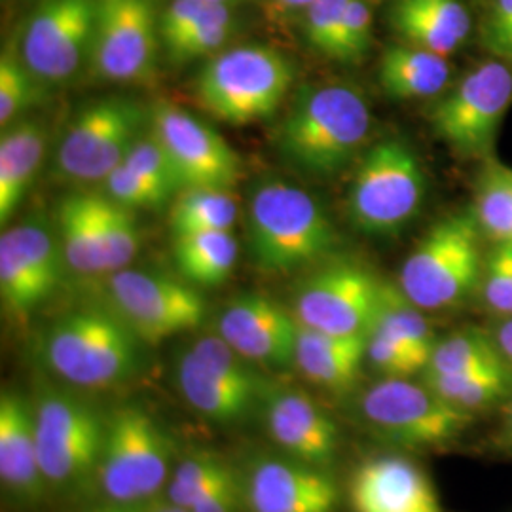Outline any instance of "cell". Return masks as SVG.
<instances>
[{
    "mask_svg": "<svg viewBox=\"0 0 512 512\" xmlns=\"http://www.w3.org/2000/svg\"><path fill=\"white\" fill-rule=\"evenodd\" d=\"M365 95L346 84L298 93L277 129V148L289 164L317 177L346 169L370 133Z\"/></svg>",
    "mask_w": 512,
    "mask_h": 512,
    "instance_id": "1",
    "label": "cell"
},
{
    "mask_svg": "<svg viewBox=\"0 0 512 512\" xmlns=\"http://www.w3.org/2000/svg\"><path fill=\"white\" fill-rule=\"evenodd\" d=\"M141 338L112 310L69 311L42 332L40 359L63 382L103 389L129 380L141 365Z\"/></svg>",
    "mask_w": 512,
    "mask_h": 512,
    "instance_id": "2",
    "label": "cell"
},
{
    "mask_svg": "<svg viewBox=\"0 0 512 512\" xmlns=\"http://www.w3.org/2000/svg\"><path fill=\"white\" fill-rule=\"evenodd\" d=\"M247 241L256 266L285 274L330 255L334 224L311 194L296 184L264 181L247 205Z\"/></svg>",
    "mask_w": 512,
    "mask_h": 512,
    "instance_id": "3",
    "label": "cell"
},
{
    "mask_svg": "<svg viewBox=\"0 0 512 512\" xmlns=\"http://www.w3.org/2000/svg\"><path fill=\"white\" fill-rule=\"evenodd\" d=\"M294 82L287 55L272 46L247 44L213 55L196 78V101L205 112L232 126L272 118Z\"/></svg>",
    "mask_w": 512,
    "mask_h": 512,
    "instance_id": "4",
    "label": "cell"
},
{
    "mask_svg": "<svg viewBox=\"0 0 512 512\" xmlns=\"http://www.w3.org/2000/svg\"><path fill=\"white\" fill-rule=\"evenodd\" d=\"M473 209L433 224L404 260L399 287L420 310L454 308L480 285L484 258Z\"/></svg>",
    "mask_w": 512,
    "mask_h": 512,
    "instance_id": "5",
    "label": "cell"
},
{
    "mask_svg": "<svg viewBox=\"0 0 512 512\" xmlns=\"http://www.w3.org/2000/svg\"><path fill=\"white\" fill-rule=\"evenodd\" d=\"M425 192L416 152L401 139H384L366 152L351 179L349 220L366 236H395L416 219Z\"/></svg>",
    "mask_w": 512,
    "mask_h": 512,
    "instance_id": "6",
    "label": "cell"
},
{
    "mask_svg": "<svg viewBox=\"0 0 512 512\" xmlns=\"http://www.w3.org/2000/svg\"><path fill=\"white\" fill-rule=\"evenodd\" d=\"M150 126V110L131 97L95 99L74 114L57 154V177L65 183H105Z\"/></svg>",
    "mask_w": 512,
    "mask_h": 512,
    "instance_id": "7",
    "label": "cell"
},
{
    "mask_svg": "<svg viewBox=\"0 0 512 512\" xmlns=\"http://www.w3.org/2000/svg\"><path fill=\"white\" fill-rule=\"evenodd\" d=\"M38 459L48 488L78 490L97 480L107 418L86 399L46 389L37 397Z\"/></svg>",
    "mask_w": 512,
    "mask_h": 512,
    "instance_id": "8",
    "label": "cell"
},
{
    "mask_svg": "<svg viewBox=\"0 0 512 512\" xmlns=\"http://www.w3.org/2000/svg\"><path fill=\"white\" fill-rule=\"evenodd\" d=\"M171 442L141 408L124 406L107 418L97 482L118 507L150 501L167 482Z\"/></svg>",
    "mask_w": 512,
    "mask_h": 512,
    "instance_id": "9",
    "label": "cell"
},
{
    "mask_svg": "<svg viewBox=\"0 0 512 512\" xmlns=\"http://www.w3.org/2000/svg\"><path fill=\"white\" fill-rule=\"evenodd\" d=\"M177 385L194 412L219 425L245 420L270 391L249 361L220 336H203L184 349Z\"/></svg>",
    "mask_w": 512,
    "mask_h": 512,
    "instance_id": "10",
    "label": "cell"
},
{
    "mask_svg": "<svg viewBox=\"0 0 512 512\" xmlns=\"http://www.w3.org/2000/svg\"><path fill=\"white\" fill-rule=\"evenodd\" d=\"M512 103V65H478L429 112L437 137L463 158H492L497 133Z\"/></svg>",
    "mask_w": 512,
    "mask_h": 512,
    "instance_id": "11",
    "label": "cell"
},
{
    "mask_svg": "<svg viewBox=\"0 0 512 512\" xmlns=\"http://www.w3.org/2000/svg\"><path fill=\"white\" fill-rule=\"evenodd\" d=\"M97 0H42L25 19L21 61L44 88L71 84L92 65Z\"/></svg>",
    "mask_w": 512,
    "mask_h": 512,
    "instance_id": "12",
    "label": "cell"
},
{
    "mask_svg": "<svg viewBox=\"0 0 512 512\" xmlns=\"http://www.w3.org/2000/svg\"><path fill=\"white\" fill-rule=\"evenodd\" d=\"M361 416L382 439L404 448H439L459 437L473 416L444 403L425 384L384 378L361 397Z\"/></svg>",
    "mask_w": 512,
    "mask_h": 512,
    "instance_id": "13",
    "label": "cell"
},
{
    "mask_svg": "<svg viewBox=\"0 0 512 512\" xmlns=\"http://www.w3.org/2000/svg\"><path fill=\"white\" fill-rule=\"evenodd\" d=\"M156 0H97L92 69L118 84L152 80L162 46Z\"/></svg>",
    "mask_w": 512,
    "mask_h": 512,
    "instance_id": "14",
    "label": "cell"
},
{
    "mask_svg": "<svg viewBox=\"0 0 512 512\" xmlns=\"http://www.w3.org/2000/svg\"><path fill=\"white\" fill-rule=\"evenodd\" d=\"M67 262L61 241L42 217L10 226L0 236L2 310L19 323L42 308L61 285Z\"/></svg>",
    "mask_w": 512,
    "mask_h": 512,
    "instance_id": "15",
    "label": "cell"
},
{
    "mask_svg": "<svg viewBox=\"0 0 512 512\" xmlns=\"http://www.w3.org/2000/svg\"><path fill=\"white\" fill-rule=\"evenodd\" d=\"M109 296L116 311L143 344L198 329L205 315L202 294L188 281L147 270L109 275Z\"/></svg>",
    "mask_w": 512,
    "mask_h": 512,
    "instance_id": "16",
    "label": "cell"
},
{
    "mask_svg": "<svg viewBox=\"0 0 512 512\" xmlns=\"http://www.w3.org/2000/svg\"><path fill=\"white\" fill-rule=\"evenodd\" d=\"M382 285L365 266L340 260L311 274L296 291L294 317L302 327L338 334L368 336Z\"/></svg>",
    "mask_w": 512,
    "mask_h": 512,
    "instance_id": "17",
    "label": "cell"
},
{
    "mask_svg": "<svg viewBox=\"0 0 512 512\" xmlns=\"http://www.w3.org/2000/svg\"><path fill=\"white\" fill-rule=\"evenodd\" d=\"M150 131L164 147L184 188H230L241 177V158L219 131L173 103L150 109Z\"/></svg>",
    "mask_w": 512,
    "mask_h": 512,
    "instance_id": "18",
    "label": "cell"
},
{
    "mask_svg": "<svg viewBox=\"0 0 512 512\" xmlns=\"http://www.w3.org/2000/svg\"><path fill=\"white\" fill-rule=\"evenodd\" d=\"M219 336L249 363L285 368L294 363L298 321L266 294H239L220 313Z\"/></svg>",
    "mask_w": 512,
    "mask_h": 512,
    "instance_id": "19",
    "label": "cell"
},
{
    "mask_svg": "<svg viewBox=\"0 0 512 512\" xmlns=\"http://www.w3.org/2000/svg\"><path fill=\"white\" fill-rule=\"evenodd\" d=\"M251 512H334L338 488L325 469L298 459L260 458L241 478Z\"/></svg>",
    "mask_w": 512,
    "mask_h": 512,
    "instance_id": "20",
    "label": "cell"
},
{
    "mask_svg": "<svg viewBox=\"0 0 512 512\" xmlns=\"http://www.w3.org/2000/svg\"><path fill=\"white\" fill-rule=\"evenodd\" d=\"M270 439L289 456L313 467H329L338 454V427L329 414L298 389H270L262 403Z\"/></svg>",
    "mask_w": 512,
    "mask_h": 512,
    "instance_id": "21",
    "label": "cell"
},
{
    "mask_svg": "<svg viewBox=\"0 0 512 512\" xmlns=\"http://www.w3.org/2000/svg\"><path fill=\"white\" fill-rule=\"evenodd\" d=\"M355 512H440L429 478L401 456L368 459L351 480Z\"/></svg>",
    "mask_w": 512,
    "mask_h": 512,
    "instance_id": "22",
    "label": "cell"
},
{
    "mask_svg": "<svg viewBox=\"0 0 512 512\" xmlns=\"http://www.w3.org/2000/svg\"><path fill=\"white\" fill-rule=\"evenodd\" d=\"M0 480L21 503H35L48 490L38 459L35 408L12 391L0 397Z\"/></svg>",
    "mask_w": 512,
    "mask_h": 512,
    "instance_id": "23",
    "label": "cell"
},
{
    "mask_svg": "<svg viewBox=\"0 0 512 512\" xmlns=\"http://www.w3.org/2000/svg\"><path fill=\"white\" fill-rule=\"evenodd\" d=\"M389 21L406 44L444 57L471 33V16L461 0H395Z\"/></svg>",
    "mask_w": 512,
    "mask_h": 512,
    "instance_id": "24",
    "label": "cell"
},
{
    "mask_svg": "<svg viewBox=\"0 0 512 512\" xmlns=\"http://www.w3.org/2000/svg\"><path fill=\"white\" fill-rule=\"evenodd\" d=\"M48 148V128L37 118H23L2 129L0 139V224L16 215L37 179Z\"/></svg>",
    "mask_w": 512,
    "mask_h": 512,
    "instance_id": "25",
    "label": "cell"
},
{
    "mask_svg": "<svg viewBox=\"0 0 512 512\" xmlns=\"http://www.w3.org/2000/svg\"><path fill=\"white\" fill-rule=\"evenodd\" d=\"M365 355L366 336L327 334L298 323L294 365L311 384L332 391L348 389L357 380Z\"/></svg>",
    "mask_w": 512,
    "mask_h": 512,
    "instance_id": "26",
    "label": "cell"
},
{
    "mask_svg": "<svg viewBox=\"0 0 512 512\" xmlns=\"http://www.w3.org/2000/svg\"><path fill=\"white\" fill-rule=\"evenodd\" d=\"M57 236L67 268L74 274H107L99 194L80 192L63 198L57 209Z\"/></svg>",
    "mask_w": 512,
    "mask_h": 512,
    "instance_id": "27",
    "label": "cell"
},
{
    "mask_svg": "<svg viewBox=\"0 0 512 512\" xmlns=\"http://www.w3.org/2000/svg\"><path fill=\"white\" fill-rule=\"evenodd\" d=\"M450 65L444 55L410 44L385 48L378 78L385 95L393 101L437 97L448 88Z\"/></svg>",
    "mask_w": 512,
    "mask_h": 512,
    "instance_id": "28",
    "label": "cell"
},
{
    "mask_svg": "<svg viewBox=\"0 0 512 512\" xmlns=\"http://www.w3.org/2000/svg\"><path fill=\"white\" fill-rule=\"evenodd\" d=\"M173 258L184 281L213 289L226 283L238 262V239L232 230L173 236Z\"/></svg>",
    "mask_w": 512,
    "mask_h": 512,
    "instance_id": "29",
    "label": "cell"
},
{
    "mask_svg": "<svg viewBox=\"0 0 512 512\" xmlns=\"http://www.w3.org/2000/svg\"><path fill=\"white\" fill-rule=\"evenodd\" d=\"M444 403L473 416L488 406L501 401L511 387V374L505 365L482 366L458 374L423 376Z\"/></svg>",
    "mask_w": 512,
    "mask_h": 512,
    "instance_id": "30",
    "label": "cell"
},
{
    "mask_svg": "<svg viewBox=\"0 0 512 512\" xmlns=\"http://www.w3.org/2000/svg\"><path fill=\"white\" fill-rule=\"evenodd\" d=\"M239 207L228 188H184L171 205L169 226L173 236L232 230L238 220Z\"/></svg>",
    "mask_w": 512,
    "mask_h": 512,
    "instance_id": "31",
    "label": "cell"
},
{
    "mask_svg": "<svg viewBox=\"0 0 512 512\" xmlns=\"http://www.w3.org/2000/svg\"><path fill=\"white\" fill-rule=\"evenodd\" d=\"M473 213L482 236L492 243H512V167L484 160L476 177Z\"/></svg>",
    "mask_w": 512,
    "mask_h": 512,
    "instance_id": "32",
    "label": "cell"
},
{
    "mask_svg": "<svg viewBox=\"0 0 512 512\" xmlns=\"http://www.w3.org/2000/svg\"><path fill=\"white\" fill-rule=\"evenodd\" d=\"M370 332H380L387 338L418 351L423 357H431L437 338L423 310L406 298L399 285H382L380 304Z\"/></svg>",
    "mask_w": 512,
    "mask_h": 512,
    "instance_id": "33",
    "label": "cell"
},
{
    "mask_svg": "<svg viewBox=\"0 0 512 512\" xmlns=\"http://www.w3.org/2000/svg\"><path fill=\"white\" fill-rule=\"evenodd\" d=\"M503 365L488 330L461 329L437 340L423 376H442L475 370L482 366Z\"/></svg>",
    "mask_w": 512,
    "mask_h": 512,
    "instance_id": "34",
    "label": "cell"
},
{
    "mask_svg": "<svg viewBox=\"0 0 512 512\" xmlns=\"http://www.w3.org/2000/svg\"><path fill=\"white\" fill-rule=\"evenodd\" d=\"M236 31V19L228 4H213L202 21H198L183 37L164 46L173 65H183L222 52Z\"/></svg>",
    "mask_w": 512,
    "mask_h": 512,
    "instance_id": "35",
    "label": "cell"
},
{
    "mask_svg": "<svg viewBox=\"0 0 512 512\" xmlns=\"http://www.w3.org/2000/svg\"><path fill=\"white\" fill-rule=\"evenodd\" d=\"M44 86L21 61L16 46H8L0 55V126L10 128L31 109Z\"/></svg>",
    "mask_w": 512,
    "mask_h": 512,
    "instance_id": "36",
    "label": "cell"
},
{
    "mask_svg": "<svg viewBox=\"0 0 512 512\" xmlns=\"http://www.w3.org/2000/svg\"><path fill=\"white\" fill-rule=\"evenodd\" d=\"M232 475L234 471L222 459L209 454L188 456L177 465L167 484V501L188 511Z\"/></svg>",
    "mask_w": 512,
    "mask_h": 512,
    "instance_id": "37",
    "label": "cell"
},
{
    "mask_svg": "<svg viewBox=\"0 0 512 512\" xmlns=\"http://www.w3.org/2000/svg\"><path fill=\"white\" fill-rule=\"evenodd\" d=\"M99 207L105 232L107 274L112 275L126 270L131 260L137 256L141 245V232L133 209L112 202L105 194H99Z\"/></svg>",
    "mask_w": 512,
    "mask_h": 512,
    "instance_id": "38",
    "label": "cell"
},
{
    "mask_svg": "<svg viewBox=\"0 0 512 512\" xmlns=\"http://www.w3.org/2000/svg\"><path fill=\"white\" fill-rule=\"evenodd\" d=\"M480 296L494 317H512V243H495L484 258Z\"/></svg>",
    "mask_w": 512,
    "mask_h": 512,
    "instance_id": "39",
    "label": "cell"
},
{
    "mask_svg": "<svg viewBox=\"0 0 512 512\" xmlns=\"http://www.w3.org/2000/svg\"><path fill=\"white\" fill-rule=\"evenodd\" d=\"M124 164L131 167L133 171H137L139 175H143L150 183L164 188L165 192H169L171 196L184 190L175 167L171 164L164 147L160 145V141L156 139V135L150 131V126L131 147Z\"/></svg>",
    "mask_w": 512,
    "mask_h": 512,
    "instance_id": "40",
    "label": "cell"
},
{
    "mask_svg": "<svg viewBox=\"0 0 512 512\" xmlns=\"http://www.w3.org/2000/svg\"><path fill=\"white\" fill-rule=\"evenodd\" d=\"M365 361L385 378H410L427 368L429 359L414 349L387 338L380 332H368Z\"/></svg>",
    "mask_w": 512,
    "mask_h": 512,
    "instance_id": "41",
    "label": "cell"
},
{
    "mask_svg": "<svg viewBox=\"0 0 512 512\" xmlns=\"http://www.w3.org/2000/svg\"><path fill=\"white\" fill-rule=\"evenodd\" d=\"M103 186H105L103 194L107 198L133 211L156 209L173 198L169 192H165L164 188L150 183L143 175H139L126 164L118 165L105 179Z\"/></svg>",
    "mask_w": 512,
    "mask_h": 512,
    "instance_id": "42",
    "label": "cell"
},
{
    "mask_svg": "<svg viewBox=\"0 0 512 512\" xmlns=\"http://www.w3.org/2000/svg\"><path fill=\"white\" fill-rule=\"evenodd\" d=\"M349 0H313L302 12L304 40L319 54L334 57Z\"/></svg>",
    "mask_w": 512,
    "mask_h": 512,
    "instance_id": "43",
    "label": "cell"
},
{
    "mask_svg": "<svg viewBox=\"0 0 512 512\" xmlns=\"http://www.w3.org/2000/svg\"><path fill=\"white\" fill-rule=\"evenodd\" d=\"M370 42H372V12L365 0H349L332 59L355 65L365 59L370 50Z\"/></svg>",
    "mask_w": 512,
    "mask_h": 512,
    "instance_id": "44",
    "label": "cell"
},
{
    "mask_svg": "<svg viewBox=\"0 0 512 512\" xmlns=\"http://www.w3.org/2000/svg\"><path fill=\"white\" fill-rule=\"evenodd\" d=\"M482 40L497 59L512 65V0H494L482 27Z\"/></svg>",
    "mask_w": 512,
    "mask_h": 512,
    "instance_id": "45",
    "label": "cell"
},
{
    "mask_svg": "<svg viewBox=\"0 0 512 512\" xmlns=\"http://www.w3.org/2000/svg\"><path fill=\"white\" fill-rule=\"evenodd\" d=\"M243 499V484L236 473L228 476L224 482L202 497L188 512H236L239 501Z\"/></svg>",
    "mask_w": 512,
    "mask_h": 512,
    "instance_id": "46",
    "label": "cell"
},
{
    "mask_svg": "<svg viewBox=\"0 0 512 512\" xmlns=\"http://www.w3.org/2000/svg\"><path fill=\"white\" fill-rule=\"evenodd\" d=\"M488 332L494 340L503 365L509 370L512 378V317H495Z\"/></svg>",
    "mask_w": 512,
    "mask_h": 512,
    "instance_id": "47",
    "label": "cell"
},
{
    "mask_svg": "<svg viewBox=\"0 0 512 512\" xmlns=\"http://www.w3.org/2000/svg\"><path fill=\"white\" fill-rule=\"evenodd\" d=\"M495 446L507 454H512V401L505 408L503 420L495 433Z\"/></svg>",
    "mask_w": 512,
    "mask_h": 512,
    "instance_id": "48",
    "label": "cell"
},
{
    "mask_svg": "<svg viewBox=\"0 0 512 512\" xmlns=\"http://www.w3.org/2000/svg\"><path fill=\"white\" fill-rule=\"evenodd\" d=\"M311 2L313 0H272V4L279 14H294V12L302 14Z\"/></svg>",
    "mask_w": 512,
    "mask_h": 512,
    "instance_id": "49",
    "label": "cell"
},
{
    "mask_svg": "<svg viewBox=\"0 0 512 512\" xmlns=\"http://www.w3.org/2000/svg\"><path fill=\"white\" fill-rule=\"evenodd\" d=\"M133 509H135V512H188L186 509H183V507L173 505L171 501H165V503H150L147 507L135 505Z\"/></svg>",
    "mask_w": 512,
    "mask_h": 512,
    "instance_id": "50",
    "label": "cell"
},
{
    "mask_svg": "<svg viewBox=\"0 0 512 512\" xmlns=\"http://www.w3.org/2000/svg\"><path fill=\"white\" fill-rule=\"evenodd\" d=\"M97 512H135L131 507H118V505H114L112 509H107V511H97Z\"/></svg>",
    "mask_w": 512,
    "mask_h": 512,
    "instance_id": "51",
    "label": "cell"
},
{
    "mask_svg": "<svg viewBox=\"0 0 512 512\" xmlns=\"http://www.w3.org/2000/svg\"><path fill=\"white\" fill-rule=\"evenodd\" d=\"M203 2H213V4H228V6H232V4H238L241 0H203Z\"/></svg>",
    "mask_w": 512,
    "mask_h": 512,
    "instance_id": "52",
    "label": "cell"
}]
</instances>
